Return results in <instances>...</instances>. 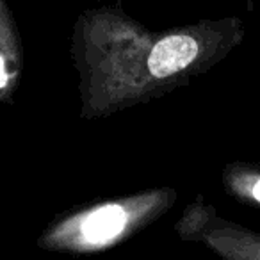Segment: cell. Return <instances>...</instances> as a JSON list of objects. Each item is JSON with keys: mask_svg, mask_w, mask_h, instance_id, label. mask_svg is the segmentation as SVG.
<instances>
[{"mask_svg": "<svg viewBox=\"0 0 260 260\" xmlns=\"http://www.w3.org/2000/svg\"><path fill=\"white\" fill-rule=\"evenodd\" d=\"M198 41L191 36L177 34V36L164 38L153 47L148 57L150 73L159 79H164V77L182 72L198 57Z\"/></svg>", "mask_w": 260, "mask_h": 260, "instance_id": "cell-1", "label": "cell"}, {"mask_svg": "<svg viewBox=\"0 0 260 260\" xmlns=\"http://www.w3.org/2000/svg\"><path fill=\"white\" fill-rule=\"evenodd\" d=\"M126 223V214L119 205H105L91 212L82 224V234L87 241L102 242L114 237Z\"/></svg>", "mask_w": 260, "mask_h": 260, "instance_id": "cell-2", "label": "cell"}, {"mask_svg": "<svg viewBox=\"0 0 260 260\" xmlns=\"http://www.w3.org/2000/svg\"><path fill=\"white\" fill-rule=\"evenodd\" d=\"M244 251L239 253V260H260V235H251L242 242Z\"/></svg>", "mask_w": 260, "mask_h": 260, "instance_id": "cell-3", "label": "cell"}, {"mask_svg": "<svg viewBox=\"0 0 260 260\" xmlns=\"http://www.w3.org/2000/svg\"><path fill=\"white\" fill-rule=\"evenodd\" d=\"M244 189L253 202L260 203V173H251L249 177H246Z\"/></svg>", "mask_w": 260, "mask_h": 260, "instance_id": "cell-4", "label": "cell"}, {"mask_svg": "<svg viewBox=\"0 0 260 260\" xmlns=\"http://www.w3.org/2000/svg\"><path fill=\"white\" fill-rule=\"evenodd\" d=\"M6 80H8V73H6V68H4V59L0 55V87L4 86Z\"/></svg>", "mask_w": 260, "mask_h": 260, "instance_id": "cell-5", "label": "cell"}]
</instances>
